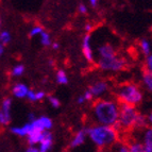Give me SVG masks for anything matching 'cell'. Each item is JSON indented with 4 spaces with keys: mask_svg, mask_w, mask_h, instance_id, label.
Here are the masks:
<instances>
[{
    "mask_svg": "<svg viewBox=\"0 0 152 152\" xmlns=\"http://www.w3.org/2000/svg\"><path fill=\"white\" fill-rule=\"evenodd\" d=\"M91 113L95 124L116 127L119 116V103L116 99H99L93 104Z\"/></svg>",
    "mask_w": 152,
    "mask_h": 152,
    "instance_id": "obj_1",
    "label": "cell"
},
{
    "mask_svg": "<svg viewBox=\"0 0 152 152\" xmlns=\"http://www.w3.org/2000/svg\"><path fill=\"white\" fill-rule=\"evenodd\" d=\"M148 127L147 118L137 111L135 107L128 104H119V116L117 120L116 129L119 131L142 130Z\"/></svg>",
    "mask_w": 152,
    "mask_h": 152,
    "instance_id": "obj_2",
    "label": "cell"
},
{
    "mask_svg": "<svg viewBox=\"0 0 152 152\" xmlns=\"http://www.w3.org/2000/svg\"><path fill=\"white\" fill-rule=\"evenodd\" d=\"M87 137L99 148H109L115 145L119 138V132L115 127L91 124L86 129Z\"/></svg>",
    "mask_w": 152,
    "mask_h": 152,
    "instance_id": "obj_3",
    "label": "cell"
},
{
    "mask_svg": "<svg viewBox=\"0 0 152 152\" xmlns=\"http://www.w3.org/2000/svg\"><path fill=\"white\" fill-rule=\"evenodd\" d=\"M116 100L119 104H128L135 107L142 101V91L140 87L134 83H124L115 91Z\"/></svg>",
    "mask_w": 152,
    "mask_h": 152,
    "instance_id": "obj_4",
    "label": "cell"
},
{
    "mask_svg": "<svg viewBox=\"0 0 152 152\" xmlns=\"http://www.w3.org/2000/svg\"><path fill=\"white\" fill-rule=\"evenodd\" d=\"M97 65L101 70L118 72V71L124 70L127 67V61L122 56L116 54L109 58H98Z\"/></svg>",
    "mask_w": 152,
    "mask_h": 152,
    "instance_id": "obj_5",
    "label": "cell"
},
{
    "mask_svg": "<svg viewBox=\"0 0 152 152\" xmlns=\"http://www.w3.org/2000/svg\"><path fill=\"white\" fill-rule=\"evenodd\" d=\"M12 104L13 101L11 98H4L0 105V126L5 127L9 126L12 120Z\"/></svg>",
    "mask_w": 152,
    "mask_h": 152,
    "instance_id": "obj_6",
    "label": "cell"
},
{
    "mask_svg": "<svg viewBox=\"0 0 152 152\" xmlns=\"http://www.w3.org/2000/svg\"><path fill=\"white\" fill-rule=\"evenodd\" d=\"M82 53L87 62L93 63L95 61V54L91 46V37L89 34H85L82 39Z\"/></svg>",
    "mask_w": 152,
    "mask_h": 152,
    "instance_id": "obj_7",
    "label": "cell"
},
{
    "mask_svg": "<svg viewBox=\"0 0 152 152\" xmlns=\"http://www.w3.org/2000/svg\"><path fill=\"white\" fill-rule=\"evenodd\" d=\"M10 131L12 132V134L16 135L19 137H27L30 133H32L33 131H38L35 129V126L33 124V121H28L23 124V126H15L12 127L10 129Z\"/></svg>",
    "mask_w": 152,
    "mask_h": 152,
    "instance_id": "obj_8",
    "label": "cell"
},
{
    "mask_svg": "<svg viewBox=\"0 0 152 152\" xmlns=\"http://www.w3.org/2000/svg\"><path fill=\"white\" fill-rule=\"evenodd\" d=\"M33 124L35 126V129L42 132H48L53 127V121L48 116H39L35 120H33Z\"/></svg>",
    "mask_w": 152,
    "mask_h": 152,
    "instance_id": "obj_9",
    "label": "cell"
},
{
    "mask_svg": "<svg viewBox=\"0 0 152 152\" xmlns=\"http://www.w3.org/2000/svg\"><path fill=\"white\" fill-rule=\"evenodd\" d=\"M93 97H101L105 95L109 91V84L105 81H97L94 84H91V87L88 88Z\"/></svg>",
    "mask_w": 152,
    "mask_h": 152,
    "instance_id": "obj_10",
    "label": "cell"
},
{
    "mask_svg": "<svg viewBox=\"0 0 152 152\" xmlns=\"http://www.w3.org/2000/svg\"><path fill=\"white\" fill-rule=\"evenodd\" d=\"M53 146V135L50 131L44 132L43 138H42L41 142L37 145V148L39 152H50Z\"/></svg>",
    "mask_w": 152,
    "mask_h": 152,
    "instance_id": "obj_11",
    "label": "cell"
},
{
    "mask_svg": "<svg viewBox=\"0 0 152 152\" xmlns=\"http://www.w3.org/2000/svg\"><path fill=\"white\" fill-rule=\"evenodd\" d=\"M29 88L25 83H21V82H18V83H15L14 85L12 86V95L15 98L17 99H25L27 98V95H28Z\"/></svg>",
    "mask_w": 152,
    "mask_h": 152,
    "instance_id": "obj_12",
    "label": "cell"
},
{
    "mask_svg": "<svg viewBox=\"0 0 152 152\" xmlns=\"http://www.w3.org/2000/svg\"><path fill=\"white\" fill-rule=\"evenodd\" d=\"M86 137H87L86 129L79 130L76 134L74 135V137L71 138L70 144H69L70 148H78L80 146H82V145H84V142L86 140Z\"/></svg>",
    "mask_w": 152,
    "mask_h": 152,
    "instance_id": "obj_13",
    "label": "cell"
},
{
    "mask_svg": "<svg viewBox=\"0 0 152 152\" xmlns=\"http://www.w3.org/2000/svg\"><path fill=\"white\" fill-rule=\"evenodd\" d=\"M97 52H98L99 58H109L116 56V51L111 44H103V45L99 46Z\"/></svg>",
    "mask_w": 152,
    "mask_h": 152,
    "instance_id": "obj_14",
    "label": "cell"
},
{
    "mask_svg": "<svg viewBox=\"0 0 152 152\" xmlns=\"http://www.w3.org/2000/svg\"><path fill=\"white\" fill-rule=\"evenodd\" d=\"M140 131V140L142 144H144L148 149L152 151V128H145Z\"/></svg>",
    "mask_w": 152,
    "mask_h": 152,
    "instance_id": "obj_15",
    "label": "cell"
},
{
    "mask_svg": "<svg viewBox=\"0 0 152 152\" xmlns=\"http://www.w3.org/2000/svg\"><path fill=\"white\" fill-rule=\"evenodd\" d=\"M43 135L44 132L42 131H33L32 133H30L28 136L26 137L28 140L29 146H36L37 147V145L41 142L42 138H43Z\"/></svg>",
    "mask_w": 152,
    "mask_h": 152,
    "instance_id": "obj_16",
    "label": "cell"
},
{
    "mask_svg": "<svg viewBox=\"0 0 152 152\" xmlns=\"http://www.w3.org/2000/svg\"><path fill=\"white\" fill-rule=\"evenodd\" d=\"M142 83L149 93H152V74L145 70L142 74Z\"/></svg>",
    "mask_w": 152,
    "mask_h": 152,
    "instance_id": "obj_17",
    "label": "cell"
},
{
    "mask_svg": "<svg viewBox=\"0 0 152 152\" xmlns=\"http://www.w3.org/2000/svg\"><path fill=\"white\" fill-rule=\"evenodd\" d=\"M129 149L130 152H152L144 144H142L140 140H134L131 144H129Z\"/></svg>",
    "mask_w": 152,
    "mask_h": 152,
    "instance_id": "obj_18",
    "label": "cell"
},
{
    "mask_svg": "<svg viewBox=\"0 0 152 152\" xmlns=\"http://www.w3.org/2000/svg\"><path fill=\"white\" fill-rule=\"evenodd\" d=\"M140 51H142V53L144 54L145 56H148L149 54H151L152 46H151V43L149 42V39H147V38H142V39H140Z\"/></svg>",
    "mask_w": 152,
    "mask_h": 152,
    "instance_id": "obj_19",
    "label": "cell"
},
{
    "mask_svg": "<svg viewBox=\"0 0 152 152\" xmlns=\"http://www.w3.org/2000/svg\"><path fill=\"white\" fill-rule=\"evenodd\" d=\"M56 83L61 84V85L68 84V77H67V74H66L63 69H60V70L56 71Z\"/></svg>",
    "mask_w": 152,
    "mask_h": 152,
    "instance_id": "obj_20",
    "label": "cell"
},
{
    "mask_svg": "<svg viewBox=\"0 0 152 152\" xmlns=\"http://www.w3.org/2000/svg\"><path fill=\"white\" fill-rule=\"evenodd\" d=\"M23 74H25V66L23 64H17L11 69V76L14 77V78L21 77Z\"/></svg>",
    "mask_w": 152,
    "mask_h": 152,
    "instance_id": "obj_21",
    "label": "cell"
},
{
    "mask_svg": "<svg viewBox=\"0 0 152 152\" xmlns=\"http://www.w3.org/2000/svg\"><path fill=\"white\" fill-rule=\"evenodd\" d=\"M11 39H12V35L11 33L7 30H2L0 31V44L3 46L10 44Z\"/></svg>",
    "mask_w": 152,
    "mask_h": 152,
    "instance_id": "obj_22",
    "label": "cell"
},
{
    "mask_svg": "<svg viewBox=\"0 0 152 152\" xmlns=\"http://www.w3.org/2000/svg\"><path fill=\"white\" fill-rule=\"evenodd\" d=\"M39 41H41V44L44 47H49V46L52 45L50 34H49L48 32H46L45 30H44V32L39 35Z\"/></svg>",
    "mask_w": 152,
    "mask_h": 152,
    "instance_id": "obj_23",
    "label": "cell"
},
{
    "mask_svg": "<svg viewBox=\"0 0 152 152\" xmlns=\"http://www.w3.org/2000/svg\"><path fill=\"white\" fill-rule=\"evenodd\" d=\"M43 32H44V29L42 28L41 26L36 25L30 29V31H29V35H30L31 37H35V36H39Z\"/></svg>",
    "mask_w": 152,
    "mask_h": 152,
    "instance_id": "obj_24",
    "label": "cell"
},
{
    "mask_svg": "<svg viewBox=\"0 0 152 152\" xmlns=\"http://www.w3.org/2000/svg\"><path fill=\"white\" fill-rule=\"evenodd\" d=\"M48 101L49 104L52 107H54V109H58V107H61V100L56 96H48Z\"/></svg>",
    "mask_w": 152,
    "mask_h": 152,
    "instance_id": "obj_25",
    "label": "cell"
},
{
    "mask_svg": "<svg viewBox=\"0 0 152 152\" xmlns=\"http://www.w3.org/2000/svg\"><path fill=\"white\" fill-rule=\"evenodd\" d=\"M145 68L146 70L149 71L152 74V53L149 54L148 56H146V60H145Z\"/></svg>",
    "mask_w": 152,
    "mask_h": 152,
    "instance_id": "obj_26",
    "label": "cell"
},
{
    "mask_svg": "<svg viewBox=\"0 0 152 152\" xmlns=\"http://www.w3.org/2000/svg\"><path fill=\"white\" fill-rule=\"evenodd\" d=\"M116 152H130L129 144H118Z\"/></svg>",
    "mask_w": 152,
    "mask_h": 152,
    "instance_id": "obj_27",
    "label": "cell"
},
{
    "mask_svg": "<svg viewBox=\"0 0 152 152\" xmlns=\"http://www.w3.org/2000/svg\"><path fill=\"white\" fill-rule=\"evenodd\" d=\"M78 12L80 14H86L88 12V7L86 4H84V3H80L78 5Z\"/></svg>",
    "mask_w": 152,
    "mask_h": 152,
    "instance_id": "obj_28",
    "label": "cell"
},
{
    "mask_svg": "<svg viewBox=\"0 0 152 152\" xmlns=\"http://www.w3.org/2000/svg\"><path fill=\"white\" fill-rule=\"evenodd\" d=\"M27 99H28L30 102H36V95H35V91H32L30 89L27 95Z\"/></svg>",
    "mask_w": 152,
    "mask_h": 152,
    "instance_id": "obj_29",
    "label": "cell"
},
{
    "mask_svg": "<svg viewBox=\"0 0 152 152\" xmlns=\"http://www.w3.org/2000/svg\"><path fill=\"white\" fill-rule=\"evenodd\" d=\"M35 95H36V101H41V100L45 99V97H46V93L43 91H35Z\"/></svg>",
    "mask_w": 152,
    "mask_h": 152,
    "instance_id": "obj_30",
    "label": "cell"
},
{
    "mask_svg": "<svg viewBox=\"0 0 152 152\" xmlns=\"http://www.w3.org/2000/svg\"><path fill=\"white\" fill-rule=\"evenodd\" d=\"M82 96L84 97V99H85V101H91V100H93V98H94V97H93V95L91 94V91H88V89H87V91H84V94L82 95Z\"/></svg>",
    "mask_w": 152,
    "mask_h": 152,
    "instance_id": "obj_31",
    "label": "cell"
},
{
    "mask_svg": "<svg viewBox=\"0 0 152 152\" xmlns=\"http://www.w3.org/2000/svg\"><path fill=\"white\" fill-rule=\"evenodd\" d=\"M93 29H94V26L91 25V23H87L86 25L84 26V30H85V32H87V34H88L89 32H91Z\"/></svg>",
    "mask_w": 152,
    "mask_h": 152,
    "instance_id": "obj_32",
    "label": "cell"
},
{
    "mask_svg": "<svg viewBox=\"0 0 152 152\" xmlns=\"http://www.w3.org/2000/svg\"><path fill=\"white\" fill-rule=\"evenodd\" d=\"M25 152H39L38 148L36 146H29L27 149L25 150Z\"/></svg>",
    "mask_w": 152,
    "mask_h": 152,
    "instance_id": "obj_33",
    "label": "cell"
},
{
    "mask_svg": "<svg viewBox=\"0 0 152 152\" xmlns=\"http://www.w3.org/2000/svg\"><path fill=\"white\" fill-rule=\"evenodd\" d=\"M146 118H147L148 127H149V128H152V111L150 112V113L147 115V116H146Z\"/></svg>",
    "mask_w": 152,
    "mask_h": 152,
    "instance_id": "obj_34",
    "label": "cell"
},
{
    "mask_svg": "<svg viewBox=\"0 0 152 152\" xmlns=\"http://www.w3.org/2000/svg\"><path fill=\"white\" fill-rule=\"evenodd\" d=\"M88 4H89V7H91V8L96 9L97 7H98V4H99V1H98V0H89Z\"/></svg>",
    "mask_w": 152,
    "mask_h": 152,
    "instance_id": "obj_35",
    "label": "cell"
},
{
    "mask_svg": "<svg viewBox=\"0 0 152 152\" xmlns=\"http://www.w3.org/2000/svg\"><path fill=\"white\" fill-rule=\"evenodd\" d=\"M85 102H86V101H85V99H84V97L82 96V95H81V96H79V97H78V99H77V103L80 104V105L84 104Z\"/></svg>",
    "mask_w": 152,
    "mask_h": 152,
    "instance_id": "obj_36",
    "label": "cell"
},
{
    "mask_svg": "<svg viewBox=\"0 0 152 152\" xmlns=\"http://www.w3.org/2000/svg\"><path fill=\"white\" fill-rule=\"evenodd\" d=\"M28 119L29 121H33V120H35L36 119V116L34 113H29L28 114Z\"/></svg>",
    "mask_w": 152,
    "mask_h": 152,
    "instance_id": "obj_37",
    "label": "cell"
},
{
    "mask_svg": "<svg viewBox=\"0 0 152 152\" xmlns=\"http://www.w3.org/2000/svg\"><path fill=\"white\" fill-rule=\"evenodd\" d=\"M51 47H52V49H53V50H58V49L60 48V45H58V43H52Z\"/></svg>",
    "mask_w": 152,
    "mask_h": 152,
    "instance_id": "obj_38",
    "label": "cell"
},
{
    "mask_svg": "<svg viewBox=\"0 0 152 152\" xmlns=\"http://www.w3.org/2000/svg\"><path fill=\"white\" fill-rule=\"evenodd\" d=\"M4 52V46L0 44V56H2V53Z\"/></svg>",
    "mask_w": 152,
    "mask_h": 152,
    "instance_id": "obj_39",
    "label": "cell"
},
{
    "mask_svg": "<svg viewBox=\"0 0 152 152\" xmlns=\"http://www.w3.org/2000/svg\"><path fill=\"white\" fill-rule=\"evenodd\" d=\"M48 64H49V66H52V65H53V61H49Z\"/></svg>",
    "mask_w": 152,
    "mask_h": 152,
    "instance_id": "obj_40",
    "label": "cell"
},
{
    "mask_svg": "<svg viewBox=\"0 0 152 152\" xmlns=\"http://www.w3.org/2000/svg\"><path fill=\"white\" fill-rule=\"evenodd\" d=\"M2 25V18H1V16H0V26Z\"/></svg>",
    "mask_w": 152,
    "mask_h": 152,
    "instance_id": "obj_41",
    "label": "cell"
}]
</instances>
